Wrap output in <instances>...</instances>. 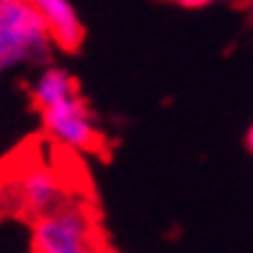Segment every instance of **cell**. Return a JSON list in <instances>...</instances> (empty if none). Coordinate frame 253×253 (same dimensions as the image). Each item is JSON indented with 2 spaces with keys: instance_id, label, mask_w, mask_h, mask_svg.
<instances>
[{
  "instance_id": "cell-1",
  "label": "cell",
  "mask_w": 253,
  "mask_h": 253,
  "mask_svg": "<svg viewBox=\"0 0 253 253\" xmlns=\"http://www.w3.org/2000/svg\"><path fill=\"white\" fill-rule=\"evenodd\" d=\"M54 39L29 0H0V75L52 62Z\"/></svg>"
},
{
  "instance_id": "cell-2",
  "label": "cell",
  "mask_w": 253,
  "mask_h": 253,
  "mask_svg": "<svg viewBox=\"0 0 253 253\" xmlns=\"http://www.w3.org/2000/svg\"><path fill=\"white\" fill-rule=\"evenodd\" d=\"M29 246L34 253H90L96 251V225L85 204L62 202L47 214L34 217Z\"/></svg>"
},
{
  "instance_id": "cell-3",
  "label": "cell",
  "mask_w": 253,
  "mask_h": 253,
  "mask_svg": "<svg viewBox=\"0 0 253 253\" xmlns=\"http://www.w3.org/2000/svg\"><path fill=\"white\" fill-rule=\"evenodd\" d=\"M39 122L44 134L57 145L78 153H90L101 145V126L88 101L75 93L65 101H57L52 106L39 111Z\"/></svg>"
},
{
  "instance_id": "cell-4",
  "label": "cell",
  "mask_w": 253,
  "mask_h": 253,
  "mask_svg": "<svg viewBox=\"0 0 253 253\" xmlns=\"http://www.w3.org/2000/svg\"><path fill=\"white\" fill-rule=\"evenodd\" d=\"M16 204L24 210L29 217H42L57 204L65 202L62 186L47 168H29L21 173V178L13 186Z\"/></svg>"
},
{
  "instance_id": "cell-5",
  "label": "cell",
  "mask_w": 253,
  "mask_h": 253,
  "mask_svg": "<svg viewBox=\"0 0 253 253\" xmlns=\"http://www.w3.org/2000/svg\"><path fill=\"white\" fill-rule=\"evenodd\" d=\"M29 3L42 13L57 49L62 52L80 49V44L85 39V24L80 18L78 8L73 5V0H29Z\"/></svg>"
},
{
  "instance_id": "cell-6",
  "label": "cell",
  "mask_w": 253,
  "mask_h": 253,
  "mask_svg": "<svg viewBox=\"0 0 253 253\" xmlns=\"http://www.w3.org/2000/svg\"><path fill=\"white\" fill-rule=\"evenodd\" d=\"M75 93H80L78 78L62 65H42V70L29 85V98L39 111Z\"/></svg>"
},
{
  "instance_id": "cell-7",
  "label": "cell",
  "mask_w": 253,
  "mask_h": 253,
  "mask_svg": "<svg viewBox=\"0 0 253 253\" xmlns=\"http://www.w3.org/2000/svg\"><path fill=\"white\" fill-rule=\"evenodd\" d=\"M168 3L176 5V8H183V10H202V8L222 3V0H168Z\"/></svg>"
},
{
  "instance_id": "cell-8",
  "label": "cell",
  "mask_w": 253,
  "mask_h": 253,
  "mask_svg": "<svg viewBox=\"0 0 253 253\" xmlns=\"http://www.w3.org/2000/svg\"><path fill=\"white\" fill-rule=\"evenodd\" d=\"M246 147H248V153H253V124L248 126V132H246Z\"/></svg>"
}]
</instances>
